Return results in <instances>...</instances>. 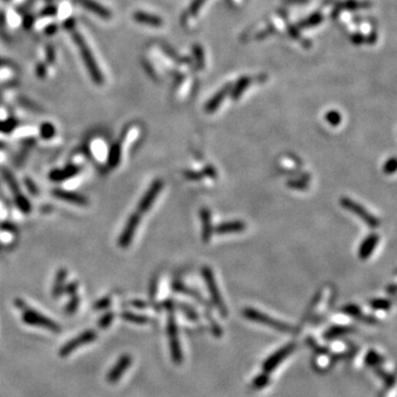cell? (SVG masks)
Returning a JSON list of instances; mask_svg holds the SVG:
<instances>
[{"label": "cell", "mask_w": 397, "mask_h": 397, "mask_svg": "<svg viewBox=\"0 0 397 397\" xmlns=\"http://www.w3.org/2000/svg\"><path fill=\"white\" fill-rule=\"evenodd\" d=\"M243 315L245 318L248 320L254 321V322H258L261 324H266V326L275 329V330H277V331L290 332L291 330H293V328H291L288 323L281 322V321L270 318L269 316L265 315V314H263V312H260L258 310L253 309V308H245L243 311Z\"/></svg>", "instance_id": "1"}, {"label": "cell", "mask_w": 397, "mask_h": 397, "mask_svg": "<svg viewBox=\"0 0 397 397\" xmlns=\"http://www.w3.org/2000/svg\"><path fill=\"white\" fill-rule=\"evenodd\" d=\"M340 204L342 208L349 210L350 212L356 214L357 217L360 218L362 221L370 227H377L379 225V221L377 218H375L373 214H371L369 211L364 208V206L358 204L357 202L351 200V198H341Z\"/></svg>", "instance_id": "2"}, {"label": "cell", "mask_w": 397, "mask_h": 397, "mask_svg": "<svg viewBox=\"0 0 397 397\" xmlns=\"http://www.w3.org/2000/svg\"><path fill=\"white\" fill-rule=\"evenodd\" d=\"M202 276H203L204 280L206 282L210 296H211V298H212V301L215 305V307L218 309L219 314H222L225 317L227 315L226 307L224 305V302H223L222 296H221V294H219L217 282H215L213 272L209 267H203L202 268Z\"/></svg>", "instance_id": "3"}, {"label": "cell", "mask_w": 397, "mask_h": 397, "mask_svg": "<svg viewBox=\"0 0 397 397\" xmlns=\"http://www.w3.org/2000/svg\"><path fill=\"white\" fill-rule=\"evenodd\" d=\"M22 320L26 323L30 324V326L41 327V328L48 329V330L54 331V332L60 331V327H59V324L57 322H54V321H52L51 319H49L48 317L41 315V314H39V312H37L35 310H31V309L24 310Z\"/></svg>", "instance_id": "4"}, {"label": "cell", "mask_w": 397, "mask_h": 397, "mask_svg": "<svg viewBox=\"0 0 397 397\" xmlns=\"http://www.w3.org/2000/svg\"><path fill=\"white\" fill-rule=\"evenodd\" d=\"M168 336L169 342H170L171 357L176 364H180L182 362V352H181L180 341L178 337V327L173 316L170 315L168 319Z\"/></svg>", "instance_id": "5"}, {"label": "cell", "mask_w": 397, "mask_h": 397, "mask_svg": "<svg viewBox=\"0 0 397 397\" xmlns=\"http://www.w3.org/2000/svg\"><path fill=\"white\" fill-rule=\"evenodd\" d=\"M296 350V343L295 342H290L285 346H282L278 351H276L274 354H272L267 360L264 362L263 364V371L264 373H269L276 369V367L280 364V363L286 360L291 353H293Z\"/></svg>", "instance_id": "6"}, {"label": "cell", "mask_w": 397, "mask_h": 397, "mask_svg": "<svg viewBox=\"0 0 397 397\" xmlns=\"http://www.w3.org/2000/svg\"><path fill=\"white\" fill-rule=\"evenodd\" d=\"M96 339V332L93 330H87L84 331L81 335L78 336L77 337H74L73 340H71L67 342V343L63 346L60 350V356L61 357H66L71 354V352H73L74 350H77L81 346L85 345L87 343H91L92 341H94Z\"/></svg>", "instance_id": "7"}, {"label": "cell", "mask_w": 397, "mask_h": 397, "mask_svg": "<svg viewBox=\"0 0 397 397\" xmlns=\"http://www.w3.org/2000/svg\"><path fill=\"white\" fill-rule=\"evenodd\" d=\"M163 188V182L161 180H156L155 182L151 184V187L148 189V191L146 192L145 196L140 200L138 204V213H146L148 210L151 208V205L154 204V202L156 200V198L158 197V194L160 193Z\"/></svg>", "instance_id": "8"}, {"label": "cell", "mask_w": 397, "mask_h": 397, "mask_svg": "<svg viewBox=\"0 0 397 397\" xmlns=\"http://www.w3.org/2000/svg\"><path fill=\"white\" fill-rule=\"evenodd\" d=\"M139 221H140L139 213L132 214L129 217L127 224H126L124 231H122V233L119 236V240H118V244H119V246L121 248H127L129 246V244L132 243L134 235L136 233Z\"/></svg>", "instance_id": "9"}, {"label": "cell", "mask_w": 397, "mask_h": 397, "mask_svg": "<svg viewBox=\"0 0 397 397\" xmlns=\"http://www.w3.org/2000/svg\"><path fill=\"white\" fill-rule=\"evenodd\" d=\"M130 364H132V357L129 356L120 357L116 362V364L112 367L111 371H109V373L107 375L108 382L116 383L119 381V378L122 377V374L127 371Z\"/></svg>", "instance_id": "10"}, {"label": "cell", "mask_w": 397, "mask_h": 397, "mask_svg": "<svg viewBox=\"0 0 397 397\" xmlns=\"http://www.w3.org/2000/svg\"><path fill=\"white\" fill-rule=\"evenodd\" d=\"M378 235L377 234H370L366 236L365 239L363 240L358 248V257L361 259H367L371 256L372 253L374 252L375 247L378 243Z\"/></svg>", "instance_id": "11"}, {"label": "cell", "mask_w": 397, "mask_h": 397, "mask_svg": "<svg viewBox=\"0 0 397 397\" xmlns=\"http://www.w3.org/2000/svg\"><path fill=\"white\" fill-rule=\"evenodd\" d=\"M52 194L56 198H61V200H64L67 202H71V203L86 206L88 204V201L85 197H83L82 194L71 192V191H64V190H54Z\"/></svg>", "instance_id": "12"}, {"label": "cell", "mask_w": 397, "mask_h": 397, "mask_svg": "<svg viewBox=\"0 0 397 397\" xmlns=\"http://www.w3.org/2000/svg\"><path fill=\"white\" fill-rule=\"evenodd\" d=\"M200 218L202 222V240H203L204 243H209L211 236H212L213 233V226L212 221H211L210 211L206 208L201 209Z\"/></svg>", "instance_id": "13"}, {"label": "cell", "mask_w": 397, "mask_h": 397, "mask_svg": "<svg viewBox=\"0 0 397 397\" xmlns=\"http://www.w3.org/2000/svg\"><path fill=\"white\" fill-rule=\"evenodd\" d=\"M245 223L242 221H233V222H225L218 224L214 229V232L218 234H232V233H238V232H243L245 230Z\"/></svg>", "instance_id": "14"}, {"label": "cell", "mask_w": 397, "mask_h": 397, "mask_svg": "<svg viewBox=\"0 0 397 397\" xmlns=\"http://www.w3.org/2000/svg\"><path fill=\"white\" fill-rule=\"evenodd\" d=\"M79 172L78 167H67L63 170H53L50 173V179L53 181H63L66 179H70L72 177H74Z\"/></svg>", "instance_id": "15"}, {"label": "cell", "mask_w": 397, "mask_h": 397, "mask_svg": "<svg viewBox=\"0 0 397 397\" xmlns=\"http://www.w3.org/2000/svg\"><path fill=\"white\" fill-rule=\"evenodd\" d=\"M121 158V148L119 143L113 145L108 155V166L111 168H116L120 162Z\"/></svg>", "instance_id": "16"}, {"label": "cell", "mask_w": 397, "mask_h": 397, "mask_svg": "<svg viewBox=\"0 0 397 397\" xmlns=\"http://www.w3.org/2000/svg\"><path fill=\"white\" fill-rule=\"evenodd\" d=\"M66 274H67V272L64 268H62L58 272L57 277H56V284H54L53 291H52V295L54 296V297H58V296L62 293L63 286H64V282H65Z\"/></svg>", "instance_id": "17"}, {"label": "cell", "mask_w": 397, "mask_h": 397, "mask_svg": "<svg viewBox=\"0 0 397 397\" xmlns=\"http://www.w3.org/2000/svg\"><path fill=\"white\" fill-rule=\"evenodd\" d=\"M350 331H352V329L346 326H335L324 333V337L326 339H333V337L343 335V333H348Z\"/></svg>", "instance_id": "18"}, {"label": "cell", "mask_w": 397, "mask_h": 397, "mask_svg": "<svg viewBox=\"0 0 397 397\" xmlns=\"http://www.w3.org/2000/svg\"><path fill=\"white\" fill-rule=\"evenodd\" d=\"M121 318L126 321H129V322H134V323H138V324L147 323L148 321H149L146 316L136 315V314H133V312H128V311L121 314Z\"/></svg>", "instance_id": "19"}, {"label": "cell", "mask_w": 397, "mask_h": 397, "mask_svg": "<svg viewBox=\"0 0 397 397\" xmlns=\"http://www.w3.org/2000/svg\"><path fill=\"white\" fill-rule=\"evenodd\" d=\"M1 172H2L3 178H5V180L7 181L8 184L10 185L11 190H12V191H14V193L16 194V196H18V194H20L19 185H18V183H17V181H16V179L14 178V176L11 175V172L6 170V169H2Z\"/></svg>", "instance_id": "20"}, {"label": "cell", "mask_w": 397, "mask_h": 397, "mask_svg": "<svg viewBox=\"0 0 397 397\" xmlns=\"http://www.w3.org/2000/svg\"><path fill=\"white\" fill-rule=\"evenodd\" d=\"M268 384H269L268 374L263 373V374H259L258 377H256L254 378V381H253V383H252V386H253V388H255V390H261V388L267 386Z\"/></svg>", "instance_id": "21"}, {"label": "cell", "mask_w": 397, "mask_h": 397, "mask_svg": "<svg viewBox=\"0 0 397 397\" xmlns=\"http://www.w3.org/2000/svg\"><path fill=\"white\" fill-rule=\"evenodd\" d=\"M16 204L23 213H29L31 211L30 202H29L28 198L26 197H23L22 194L16 196Z\"/></svg>", "instance_id": "22"}, {"label": "cell", "mask_w": 397, "mask_h": 397, "mask_svg": "<svg viewBox=\"0 0 397 397\" xmlns=\"http://www.w3.org/2000/svg\"><path fill=\"white\" fill-rule=\"evenodd\" d=\"M371 307L375 310H388L392 306V303L390 300H386V299H374L370 302Z\"/></svg>", "instance_id": "23"}, {"label": "cell", "mask_w": 397, "mask_h": 397, "mask_svg": "<svg viewBox=\"0 0 397 397\" xmlns=\"http://www.w3.org/2000/svg\"><path fill=\"white\" fill-rule=\"evenodd\" d=\"M383 171L385 175H393L397 171V158L392 157L384 163Z\"/></svg>", "instance_id": "24"}, {"label": "cell", "mask_w": 397, "mask_h": 397, "mask_svg": "<svg viewBox=\"0 0 397 397\" xmlns=\"http://www.w3.org/2000/svg\"><path fill=\"white\" fill-rule=\"evenodd\" d=\"M178 307H179V309L182 311L189 319H191L193 321L198 320V314L192 309L191 307H189L188 305H183V303H178Z\"/></svg>", "instance_id": "25"}, {"label": "cell", "mask_w": 397, "mask_h": 397, "mask_svg": "<svg viewBox=\"0 0 397 397\" xmlns=\"http://www.w3.org/2000/svg\"><path fill=\"white\" fill-rule=\"evenodd\" d=\"M41 136L44 139H50L54 136V127L50 124H44L41 127Z\"/></svg>", "instance_id": "26"}, {"label": "cell", "mask_w": 397, "mask_h": 397, "mask_svg": "<svg viewBox=\"0 0 397 397\" xmlns=\"http://www.w3.org/2000/svg\"><path fill=\"white\" fill-rule=\"evenodd\" d=\"M287 185H288L289 188L296 189V190H306V189H308L307 182H305V181H302V180H289L288 182H287Z\"/></svg>", "instance_id": "27"}, {"label": "cell", "mask_w": 397, "mask_h": 397, "mask_svg": "<svg viewBox=\"0 0 397 397\" xmlns=\"http://www.w3.org/2000/svg\"><path fill=\"white\" fill-rule=\"evenodd\" d=\"M342 311L345 312L346 315L353 316V317H360L361 309L356 305H348L342 308Z\"/></svg>", "instance_id": "28"}, {"label": "cell", "mask_w": 397, "mask_h": 397, "mask_svg": "<svg viewBox=\"0 0 397 397\" xmlns=\"http://www.w3.org/2000/svg\"><path fill=\"white\" fill-rule=\"evenodd\" d=\"M113 319H114V315H113V312H107L106 315H104L102 318H100V320H99V326L102 328V329H105V328H107L109 324L112 323V321H113Z\"/></svg>", "instance_id": "29"}, {"label": "cell", "mask_w": 397, "mask_h": 397, "mask_svg": "<svg viewBox=\"0 0 397 397\" xmlns=\"http://www.w3.org/2000/svg\"><path fill=\"white\" fill-rule=\"evenodd\" d=\"M326 119H327L329 122H330V125H332V126H337V125L340 124V121H341V117H340V115H339V113H337V112H330V113L327 114Z\"/></svg>", "instance_id": "30"}, {"label": "cell", "mask_w": 397, "mask_h": 397, "mask_svg": "<svg viewBox=\"0 0 397 397\" xmlns=\"http://www.w3.org/2000/svg\"><path fill=\"white\" fill-rule=\"evenodd\" d=\"M111 305V298L109 297H105L102 298L100 300L97 301L95 305H94V309L96 310H103V309H106V308L109 307Z\"/></svg>", "instance_id": "31"}, {"label": "cell", "mask_w": 397, "mask_h": 397, "mask_svg": "<svg viewBox=\"0 0 397 397\" xmlns=\"http://www.w3.org/2000/svg\"><path fill=\"white\" fill-rule=\"evenodd\" d=\"M79 298L77 297V296H74V297L72 298V300L70 301L69 305L66 306V312H67V314H73V312L77 311L78 307H79Z\"/></svg>", "instance_id": "32"}, {"label": "cell", "mask_w": 397, "mask_h": 397, "mask_svg": "<svg viewBox=\"0 0 397 397\" xmlns=\"http://www.w3.org/2000/svg\"><path fill=\"white\" fill-rule=\"evenodd\" d=\"M184 176H185V178H187V179L194 180V181L200 180L202 178V173L197 172V171H185Z\"/></svg>", "instance_id": "33"}, {"label": "cell", "mask_w": 397, "mask_h": 397, "mask_svg": "<svg viewBox=\"0 0 397 397\" xmlns=\"http://www.w3.org/2000/svg\"><path fill=\"white\" fill-rule=\"evenodd\" d=\"M378 356L375 352H370L369 356L366 357V362L367 364H375V363H377L378 361Z\"/></svg>", "instance_id": "34"}, {"label": "cell", "mask_w": 397, "mask_h": 397, "mask_svg": "<svg viewBox=\"0 0 397 397\" xmlns=\"http://www.w3.org/2000/svg\"><path fill=\"white\" fill-rule=\"evenodd\" d=\"M77 289H78V284H77V282H72V284H70L69 286L66 287L65 291H66V293L69 294V295H74V293H75V291H77Z\"/></svg>", "instance_id": "35"}, {"label": "cell", "mask_w": 397, "mask_h": 397, "mask_svg": "<svg viewBox=\"0 0 397 397\" xmlns=\"http://www.w3.org/2000/svg\"><path fill=\"white\" fill-rule=\"evenodd\" d=\"M26 183L28 184V189L30 190V192H31L32 194H35V196H37V194H38V189L36 188V185L31 182V180L27 179V180H26Z\"/></svg>", "instance_id": "36"}, {"label": "cell", "mask_w": 397, "mask_h": 397, "mask_svg": "<svg viewBox=\"0 0 397 397\" xmlns=\"http://www.w3.org/2000/svg\"><path fill=\"white\" fill-rule=\"evenodd\" d=\"M204 173L206 176L211 177V178H215V177H217V172H215L213 167H206Z\"/></svg>", "instance_id": "37"}, {"label": "cell", "mask_w": 397, "mask_h": 397, "mask_svg": "<svg viewBox=\"0 0 397 397\" xmlns=\"http://www.w3.org/2000/svg\"><path fill=\"white\" fill-rule=\"evenodd\" d=\"M132 305L135 307H138V308H145L147 306L146 303L142 301H134V302H132Z\"/></svg>", "instance_id": "38"}, {"label": "cell", "mask_w": 397, "mask_h": 397, "mask_svg": "<svg viewBox=\"0 0 397 397\" xmlns=\"http://www.w3.org/2000/svg\"><path fill=\"white\" fill-rule=\"evenodd\" d=\"M392 289H393V288H392L391 286L388 287V288H387V290H392ZM396 289H397V288H396V287H395V288H394V291H390V294H395V293H396V291H395Z\"/></svg>", "instance_id": "39"}]
</instances>
